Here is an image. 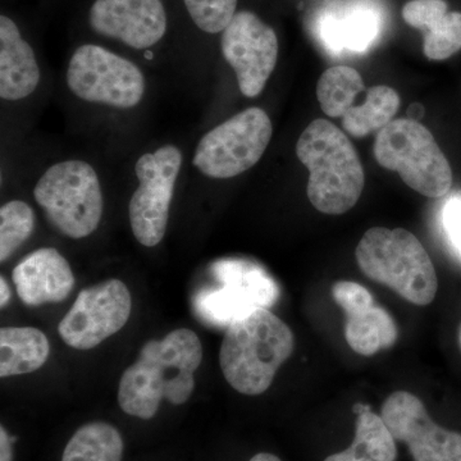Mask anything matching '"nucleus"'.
Segmentation results:
<instances>
[{"mask_svg": "<svg viewBox=\"0 0 461 461\" xmlns=\"http://www.w3.org/2000/svg\"><path fill=\"white\" fill-rule=\"evenodd\" d=\"M459 342H460V346H461V327H460V330H459Z\"/></svg>", "mask_w": 461, "mask_h": 461, "instance_id": "nucleus-35", "label": "nucleus"}, {"mask_svg": "<svg viewBox=\"0 0 461 461\" xmlns=\"http://www.w3.org/2000/svg\"><path fill=\"white\" fill-rule=\"evenodd\" d=\"M371 411H372L371 406L366 405V403H362V402L355 403L354 408H353L354 414H357V415L364 414V412Z\"/></svg>", "mask_w": 461, "mask_h": 461, "instance_id": "nucleus-34", "label": "nucleus"}, {"mask_svg": "<svg viewBox=\"0 0 461 461\" xmlns=\"http://www.w3.org/2000/svg\"><path fill=\"white\" fill-rule=\"evenodd\" d=\"M33 195L48 221L67 238H87L98 229L104 202L98 176L89 163L67 160L51 166L36 184Z\"/></svg>", "mask_w": 461, "mask_h": 461, "instance_id": "nucleus-6", "label": "nucleus"}, {"mask_svg": "<svg viewBox=\"0 0 461 461\" xmlns=\"http://www.w3.org/2000/svg\"><path fill=\"white\" fill-rule=\"evenodd\" d=\"M300 162L308 168V198L317 211L339 215L362 196L366 175L354 145L327 120L309 124L296 144Z\"/></svg>", "mask_w": 461, "mask_h": 461, "instance_id": "nucleus-3", "label": "nucleus"}, {"mask_svg": "<svg viewBox=\"0 0 461 461\" xmlns=\"http://www.w3.org/2000/svg\"><path fill=\"white\" fill-rule=\"evenodd\" d=\"M444 227L451 244L461 256V199L448 200L444 209Z\"/></svg>", "mask_w": 461, "mask_h": 461, "instance_id": "nucleus-28", "label": "nucleus"}, {"mask_svg": "<svg viewBox=\"0 0 461 461\" xmlns=\"http://www.w3.org/2000/svg\"><path fill=\"white\" fill-rule=\"evenodd\" d=\"M217 285L200 288L194 312L206 326L229 329L258 309L271 308L280 288L263 268L244 260L221 262L213 268Z\"/></svg>", "mask_w": 461, "mask_h": 461, "instance_id": "nucleus-7", "label": "nucleus"}, {"mask_svg": "<svg viewBox=\"0 0 461 461\" xmlns=\"http://www.w3.org/2000/svg\"><path fill=\"white\" fill-rule=\"evenodd\" d=\"M35 214L32 206L14 200L0 209V262L5 263L32 236Z\"/></svg>", "mask_w": 461, "mask_h": 461, "instance_id": "nucleus-24", "label": "nucleus"}, {"mask_svg": "<svg viewBox=\"0 0 461 461\" xmlns=\"http://www.w3.org/2000/svg\"><path fill=\"white\" fill-rule=\"evenodd\" d=\"M353 445L375 461H395L396 439L381 415L366 411L357 415Z\"/></svg>", "mask_w": 461, "mask_h": 461, "instance_id": "nucleus-25", "label": "nucleus"}, {"mask_svg": "<svg viewBox=\"0 0 461 461\" xmlns=\"http://www.w3.org/2000/svg\"><path fill=\"white\" fill-rule=\"evenodd\" d=\"M0 461H14V438L5 427H0Z\"/></svg>", "mask_w": 461, "mask_h": 461, "instance_id": "nucleus-30", "label": "nucleus"}, {"mask_svg": "<svg viewBox=\"0 0 461 461\" xmlns=\"http://www.w3.org/2000/svg\"><path fill=\"white\" fill-rule=\"evenodd\" d=\"M345 339L359 355L372 357L390 348L397 339V327L387 311L375 304L346 314Z\"/></svg>", "mask_w": 461, "mask_h": 461, "instance_id": "nucleus-19", "label": "nucleus"}, {"mask_svg": "<svg viewBox=\"0 0 461 461\" xmlns=\"http://www.w3.org/2000/svg\"><path fill=\"white\" fill-rule=\"evenodd\" d=\"M12 277L18 296L29 306L63 302L75 287L71 266L54 248L32 251L17 264Z\"/></svg>", "mask_w": 461, "mask_h": 461, "instance_id": "nucleus-15", "label": "nucleus"}, {"mask_svg": "<svg viewBox=\"0 0 461 461\" xmlns=\"http://www.w3.org/2000/svg\"><path fill=\"white\" fill-rule=\"evenodd\" d=\"M333 300L341 306L345 314L351 313L357 309L375 304L373 296L362 285L350 281H339L332 287Z\"/></svg>", "mask_w": 461, "mask_h": 461, "instance_id": "nucleus-27", "label": "nucleus"}, {"mask_svg": "<svg viewBox=\"0 0 461 461\" xmlns=\"http://www.w3.org/2000/svg\"><path fill=\"white\" fill-rule=\"evenodd\" d=\"M424 114H426V109L420 103H412L408 109L409 120L415 121V122H420Z\"/></svg>", "mask_w": 461, "mask_h": 461, "instance_id": "nucleus-31", "label": "nucleus"}, {"mask_svg": "<svg viewBox=\"0 0 461 461\" xmlns=\"http://www.w3.org/2000/svg\"><path fill=\"white\" fill-rule=\"evenodd\" d=\"M191 20L202 32L218 33L236 14L238 0H184Z\"/></svg>", "mask_w": 461, "mask_h": 461, "instance_id": "nucleus-26", "label": "nucleus"}, {"mask_svg": "<svg viewBox=\"0 0 461 461\" xmlns=\"http://www.w3.org/2000/svg\"><path fill=\"white\" fill-rule=\"evenodd\" d=\"M181 165L182 154L175 145L144 154L136 163L140 185L130 200L129 215L133 236L144 247H157L165 238Z\"/></svg>", "mask_w": 461, "mask_h": 461, "instance_id": "nucleus-10", "label": "nucleus"}, {"mask_svg": "<svg viewBox=\"0 0 461 461\" xmlns=\"http://www.w3.org/2000/svg\"><path fill=\"white\" fill-rule=\"evenodd\" d=\"M272 132L271 120L263 109L240 112L200 140L194 166L211 178L236 177L259 162Z\"/></svg>", "mask_w": 461, "mask_h": 461, "instance_id": "nucleus-8", "label": "nucleus"}, {"mask_svg": "<svg viewBox=\"0 0 461 461\" xmlns=\"http://www.w3.org/2000/svg\"><path fill=\"white\" fill-rule=\"evenodd\" d=\"M50 346L42 330L33 327L0 330V377L29 375L50 357Z\"/></svg>", "mask_w": 461, "mask_h": 461, "instance_id": "nucleus-18", "label": "nucleus"}, {"mask_svg": "<svg viewBox=\"0 0 461 461\" xmlns=\"http://www.w3.org/2000/svg\"><path fill=\"white\" fill-rule=\"evenodd\" d=\"M364 275L415 305H429L438 290L432 260L417 236L403 229L373 227L355 250Z\"/></svg>", "mask_w": 461, "mask_h": 461, "instance_id": "nucleus-4", "label": "nucleus"}, {"mask_svg": "<svg viewBox=\"0 0 461 461\" xmlns=\"http://www.w3.org/2000/svg\"><path fill=\"white\" fill-rule=\"evenodd\" d=\"M67 84L78 98L115 108L135 107L145 93L144 75L138 66L93 44L76 50Z\"/></svg>", "mask_w": 461, "mask_h": 461, "instance_id": "nucleus-9", "label": "nucleus"}, {"mask_svg": "<svg viewBox=\"0 0 461 461\" xmlns=\"http://www.w3.org/2000/svg\"><path fill=\"white\" fill-rule=\"evenodd\" d=\"M402 18L424 36V56L445 60L461 50V14L448 11L445 0H411L402 8Z\"/></svg>", "mask_w": 461, "mask_h": 461, "instance_id": "nucleus-16", "label": "nucleus"}, {"mask_svg": "<svg viewBox=\"0 0 461 461\" xmlns=\"http://www.w3.org/2000/svg\"><path fill=\"white\" fill-rule=\"evenodd\" d=\"M378 32V18L372 11L359 9L336 20L330 18L323 23V38L330 50L364 51L375 41Z\"/></svg>", "mask_w": 461, "mask_h": 461, "instance_id": "nucleus-23", "label": "nucleus"}, {"mask_svg": "<svg viewBox=\"0 0 461 461\" xmlns=\"http://www.w3.org/2000/svg\"><path fill=\"white\" fill-rule=\"evenodd\" d=\"M381 417L396 441L408 445L414 461H461V433L433 421L420 399L395 391L384 400Z\"/></svg>", "mask_w": 461, "mask_h": 461, "instance_id": "nucleus-13", "label": "nucleus"}, {"mask_svg": "<svg viewBox=\"0 0 461 461\" xmlns=\"http://www.w3.org/2000/svg\"><path fill=\"white\" fill-rule=\"evenodd\" d=\"M375 157L379 166L395 171L412 190L441 198L453 185V169L429 129L420 122L396 120L378 132Z\"/></svg>", "mask_w": 461, "mask_h": 461, "instance_id": "nucleus-5", "label": "nucleus"}, {"mask_svg": "<svg viewBox=\"0 0 461 461\" xmlns=\"http://www.w3.org/2000/svg\"><path fill=\"white\" fill-rule=\"evenodd\" d=\"M399 108L400 96L395 90L384 85L369 87L363 104L354 105L342 115V127L354 138H364L393 122Z\"/></svg>", "mask_w": 461, "mask_h": 461, "instance_id": "nucleus-20", "label": "nucleus"}, {"mask_svg": "<svg viewBox=\"0 0 461 461\" xmlns=\"http://www.w3.org/2000/svg\"><path fill=\"white\" fill-rule=\"evenodd\" d=\"M89 23L100 35L148 50L165 36L167 14L162 0H95Z\"/></svg>", "mask_w": 461, "mask_h": 461, "instance_id": "nucleus-14", "label": "nucleus"}, {"mask_svg": "<svg viewBox=\"0 0 461 461\" xmlns=\"http://www.w3.org/2000/svg\"><path fill=\"white\" fill-rule=\"evenodd\" d=\"M324 461H375L368 456L366 453H363L359 447L355 445H351L350 447L341 451V453L330 455Z\"/></svg>", "mask_w": 461, "mask_h": 461, "instance_id": "nucleus-29", "label": "nucleus"}, {"mask_svg": "<svg viewBox=\"0 0 461 461\" xmlns=\"http://www.w3.org/2000/svg\"><path fill=\"white\" fill-rule=\"evenodd\" d=\"M129 287L108 280L85 288L60 323L58 332L76 350H91L123 329L131 314Z\"/></svg>", "mask_w": 461, "mask_h": 461, "instance_id": "nucleus-11", "label": "nucleus"}, {"mask_svg": "<svg viewBox=\"0 0 461 461\" xmlns=\"http://www.w3.org/2000/svg\"><path fill=\"white\" fill-rule=\"evenodd\" d=\"M364 91L362 76L348 66H336L321 76L317 98L321 111L330 117H341L354 107L357 95Z\"/></svg>", "mask_w": 461, "mask_h": 461, "instance_id": "nucleus-22", "label": "nucleus"}, {"mask_svg": "<svg viewBox=\"0 0 461 461\" xmlns=\"http://www.w3.org/2000/svg\"><path fill=\"white\" fill-rule=\"evenodd\" d=\"M294 348L290 327L268 309H258L226 330L220 350L221 369L233 390L242 395H262Z\"/></svg>", "mask_w": 461, "mask_h": 461, "instance_id": "nucleus-2", "label": "nucleus"}, {"mask_svg": "<svg viewBox=\"0 0 461 461\" xmlns=\"http://www.w3.org/2000/svg\"><path fill=\"white\" fill-rule=\"evenodd\" d=\"M202 360V342L194 330L178 329L165 339H150L121 377V409L131 417L149 420L156 417L163 400L184 405L195 390L194 375Z\"/></svg>", "mask_w": 461, "mask_h": 461, "instance_id": "nucleus-1", "label": "nucleus"}, {"mask_svg": "<svg viewBox=\"0 0 461 461\" xmlns=\"http://www.w3.org/2000/svg\"><path fill=\"white\" fill-rule=\"evenodd\" d=\"M41 81V69L32 45L23 41L16 23L0 17V96L21 100L32 95Z\"/></svg>", "mask_w": 461, "mask_h": 461, "instance_id": "nucleus-17", "label": "nucleus"}, {"mask_svg": "<svg viewBox=\"0 0 461 461\" xmlns=\"http://www.w3.org/2000/svg\"><path fill=\"white\" fill-rule=\"evenodd\" d=\"M221 48L224 59L238 76L242 95H259L277 65L278 39L275 30L253 12H238L223 30Z\"/></svg>", "mask_w": 461, "mask_h": 461, "instance_id": "nucleus-12", "label": "nucleus"}, {"mask_svg": "<svg viewBox=\"0 0 461 461\" xmlns=\"http://www.w3.org/2000/svg\"><path fill=\"white\" fill-rule=\"evenodd\" d=\"M249 461H281L280 457L269 453H259L251 457Z\"/></svg>", "mask_w": 461, "mask_h": 461, "instance_id": "nucleus-33", "label": "nucleus"}, {"mask_svg": "<svg viewBox=\"0 0 461 461\" xmlns=\"http://www.w3.org/2000/svg\"><path fill=\"white\" fill-rule=\"evenodd\" d=\"M122 436L112 424L93 421L76 430L63 451L62 461H121Z\"/></svg>", "mask_w": 461, "mask_h": 461, "instance_id": "nucleus-21", "label": "nucleus"}, {"mask_svg": "<svg viewBox=\"0 0 461 461\" xmlns=\"http://www.w3.org/2000/svg\"><path fill=\"white\" fill-rule=\"evenodd\" d=\"M0 291H2V295H0V306L5 308V306L8 304L9 299H11V288H9L5 277L0 278Z\"/></svg>", "mask_w": 461, "mask_h": 461, "instance_id": "nucleus-32", "label": "nucleus"}]
</instances>
